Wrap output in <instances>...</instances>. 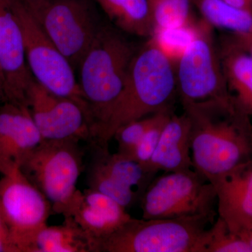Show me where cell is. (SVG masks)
<instances>
[{"mask_svg":"<svg viewBox=\"0 0 252 252\" xmlns=\"http://www.w3.org/2000/svg\"><path fill=\"white\" fill-rule=\"evenodd\" d=\"M190 124L193 168L213 184L252 160V124L233 99L182 104Z\"/></svg>","mask_w":252,"mask_h":252,"instance_id":"cell-1","label":"cell"},{"mask_svg":"<svg viewBox=\"0 0 252 252\" xmlns=\"http://www.w3.org/2000/svg\"><path fill=\"white\" fill-rule=\"evenodd\" d=\"M177 93L175 65L152 38L137 50L124 89L93 132V142L108 147L116 131L132 121L172 109Z\"/></svg>","mask_w":252,"mask_h":252,"instance_id":"cell-2","label":"cell"},{"mask_svg":"<svg viewBox=\"0 0 252 252\" xmlns=\"http://www.w3.org/2000/svg\"><path fill=\"white\" fill-rule=\"evenodd\" d=\"M137 50L117 30L102 25L81 60L79 84L94 121L93 132L120 95Z\"/></svg>","mask_w":252,"mask_h":252,"instance_id":"cell-3","label":"cell"},{"mask_svg":"<svg viewBox=\"0 0 252 252\" xmlns=\"http://www.w3.org/2000/svg\"><path fill=\"white\" fill-rule=\"evenodd\" d=\"M216 215L172 219L132 218L100 240L97 252H206L209 225Z\"/></svg>","mask_w":252,"mask_h":252,"instance_id":"cell-4","label":"cell"},{"mask_svg":"<svg viewBox=\"0 0 252 252\" xmlns=\"http://www.w3.org/2000/svg\"><path fill=\"white\" fill-rule=\"evenodd\" d=\"M81 141L43 140L28 156L20 170L45 195L53 211L63 215L78 190L84 167Z\"/></svg>","mask_w":252,"mask_h":252,"instance_id":"cell-5","label":"cell"},{"mask_svg":"<svg viewBox=\"0 0 252 252\" xmlns=\"http://www.w3.org/2000/svg\"><path fill=\"white\" fill-rule=\"evenodd\" d=\"M61 54L79 67L102 26L89 0H23Z\"/></svg>","mask_w":252,"mask_h":252,"instance_id":"cell-6","label":"cell"},{"mask_svg":"<svg viewBox=\"0 0 252 252\" xmlns=\"http://www.w3.org/2000/svg\"><path fill=\"white\" fill-rule=\"evenodd\" d=\"M181 104L208 100L230 101L214 28L199 20L198 35L175 64Z\"/></svg>","mask_w":252,"mask_h":252,"instance_id":"cell-7","label":"cell"},{"mask_svg":"<svg viewBox=\"0 0 252 252\" xmlns=\"http://www.w3.org/2000/svg\"><path fill=\"white\" fill-rule=\"evenodd\" d=\"M140 200L144 220L217 215L216 189L194 170L155 177Z\"/></svg>","mask_w":252,"mask_h":252,"instance_id":"cell-8","label":"cell"},{"mask_svg":"<svg viewBox=\"0 0 252 252\" xmlns=\"http://www.w3.org/2000/svg\"><path fill=\"white\" fill-rule=\"evenodd\" d=\"M22 33L25 54L32 75L58 95L88 105L72 64L46 35L23 0H6Z\"/></svg>","mask_w":252,"mask_h":252,"instance_id":"cell-9","label":"cell"},{"mask_svg":"<svg viewBox=\"0 0 252 252\" xmlns=\"http://www.w3.org/2000/svg\"><path fill=\"white\" fill-rule=\"evenodd\" d=\"M52 212L49 200L21 170L0 179V215L18 252H34L36 236Z\"/></svg>","mask_w":252,"mask_h":252,"instance_id":"cell-10","label":"cell"},{"mask_svg":"<svg viewBox=\"0 0 252 252\" xmlns=\"http://www.w3.org/2000/svg\"><path fill=\"white\" fill-rule=\"evenodd\" d=\"M27 104L43 140L92 141L93 121L89 106L54 94L34 79Z\"/></svg>","mask_w":252,"mask_h":252,"instance_id":"cell-11","label":"cell"},{"mask_svg":"<svg viewBox=\"0 0 252 252\" xmlns=\"http://www.w3.org/2000/svg\"><path fill=\"white\" fill-rule=\"evenodd\" d=\"M0 72L6 102L27 105L34 80L28 67L21 28L6 0H0Z\"/></svg>","mask_w":252,"mask_h":252,"instance_id":"cell-12","label":"cell"},{"mask_svg":"<svg viewBox=\"0 0 252 252\" xmlns=\"http://www.w3.org/2000/svg\"><path fill=\"white\" fill-rule=\"evenodd\" d=\"M43 140L27 105L3 102L0 106V173L18 171Z\"/></svg>","mask_w":252,"mask_h":252,"instance_id":"cell-13","label":"cell"},{"mask_svg":"<svg viewBox=\"0 0 252 252\" xmlns=\"http://www.w3.org/2000/svg\"><path fill=\"white\" fill-rule=\"evenodd\" d=\"M70 217L97 245L132 218L114 199L93 189H79L63 214Z\"/></svg>","mask_w":252,"mask_h":252,"instance_id":"cell-14","label":"cell"},{"mask_svg":"<svg viewBox=\"0 0 252 252\" xmlns=\"http://www.w3.org/2000/svg\"><path fill=\"white\" fill-rule=\"evenodd\" d=\"M212 185L216 189L219 217L240 236L252 226V160Z\"/></svg>","mask_w":252,"mask_h":252,"instance_id":"cell-15","label":"cell"},{"mask_svg":"<svg viewBox=\"0 0 252 252\" xmlns=\"http://www.w3.org/2000/svg\"><path fill=\"white\" fill-rule=\"evenodd\" d=\"M190 132L188 116L185 112L182 115L172 113L164 126L147 170L157 175L160 171L185 172L193 169Z\"/></svg>","mask_w":252,"mask_h":252,"instance_id":"cell-16","label":"cell"},{"mask_svg":"<svg viewBox=\"0 0 252 252\" xmlns=\"http://www.w3.org/2000/svg\"><path fill=\"white\" fill-rule=\"evenodd\" d=\"M228 91L236 107L252 117V56L235 42L229 34L218 44Z\"/></svg>","mask_w":252,"mask_h":252,"instance_id":"cell-17","label":"cell"},{"mask_svg":"<svg viewBox=\"0 0 252 252\" xmlns=\"http://www.w3.org/2000/svg\"><path fill=\"white\" fill-rule=\"evenodd\" d=\"M61 225H46L38 233L34 252H97L95 242L72 217Z\"/></svg>","mask_w":252,"mask_h":252,"instance_id":"cell-18","label":"cell"},{"mask_svg":"<svg viewBox=\"0 0 252 252\" xmlns=\"http://www.w3.org/2000/svg\"><path fill=\"white\" fill-rule=\"evenodd\" d=\"M104 14L121 31L140 36L151 37L153 23L147 0H96Z\"/></svg>","mask_w":252,"mask_h":252,"instance_id":"cell-19","label":"cell"},{"mask_svg":"<svg viewBox=\"0 0 252 252\" xmlns=\"http://www.w3.org/2000/svg\"><path fill=\"white\" fill-rule=\"evenodd\" d=\"M94 145L96 151L94 158L104 170L119 183L135 190L142 198L157 175L148 171L131 158L119 153L111 154L108 147Z\"/></svg>","mask_w":252,"mask_h":252,"instance_id":"cell-20","label":"cell"},{"mask_svg":"<svg viewBox=\"0 0 252 252\" xmlns=\"http://www.w3.org/2000/svg\"><path fill=\"white\" fill-rule=\"evenodd\" d=\"M202 18L214 28L230 33L252 31V13L237 9L223 0H190Z\"/></svg>","mask_w":252,"mask_h":252,"instance_id":"cell-21","label":"cell"},{"mask_svg":"<svg viewBox=\"0 0 252 252\" xmlns=\"http://www.w3.org/2000/svg\"><path fill=\"white\" fill-rule=\"evenodd\" d=\"M199 21L154 32L152 38L175 65L198 35Z\"/></svg>","mask_w":252,"mask_h":252,"instance_id":"cell-22","label":"cell"},{"mask_svg":"<svg viewBox=\"0 0 252 252\" xmlns=\"http://www.w3.org/2000/svg\"><path fill=\"white\" fill-rule=\"evenodd\" d=\"M89 188L107 195L127 209L140 200L141 196L109 175L94 158H93L87 170Z\"/></svg>","mask_w":252,"mask_h":252,"instance_id":"cell-23","label":"cell"},{"mask_svg":"<svg viewBox=\"0 0 252 252\" xmlns=\"http://www.w3.org/2000/svg\"><path fill=\"white\" fill-rule=\"evenodd\" d=\"M147 1L153 23L154 32L186 24L195 20L191 14L190 0Z\"/></svg>","mask_w":252,"mask_h":252,"instance_id":"cell-24","label":"cell"},{"mask_svg":"<svg viewBox=\"0 0 252 252\" xmlns=\"http://www.w3.org/2000/svg\"><path fill=\"white\" fill-rule=\"evenodd\" d=\"M209 231L210 240L206 252H252V247L240 235L232 232L220 217L209 228Z\"/></svg>","mask_w":252,"mask_h":252,"instance_id":"cell-25","label":"cell"},{"mask_svg":"<svg viewBox=\"0 0 252 252\" xmlns=\"http://www.w3.org/2000/svg\"><path fill=\"white\" fill-rule=\"evenodd\" d=\"M163 111L165 110L132 121L119 127L113 137L117 142V153L128 157L144 134L155 124Z\"/></svg>","mask_w":252,"mask_h":252,"instance_id":"cell-26","label":"cell"},{"mask_svg":"<svg viewBox=\"0 0 252 252\" xmlns=\"http://www.w3.org/2000/svg\"><path fill=\"white\" fill-rule=\"evenodd\" d=\"M172 113V109L163 111L158 119L144 134L140 142L127 157L133 159L147 169L151 158L158 144L164 126Z\"/></svg>","mask_w":252,"mask_h":252,"instance_id":"cell-27","label":"cell"},{"mask_svg":"<svg viewBox=\"0 0 252 252\" xmlns=\"http://www.w3.org/2000/svg\"><path fill=\"white\" fill-rule=\"evenodd\" d=\"M0 252H18L11 232L0 215Z\"/></svg>","mask_w":252,"mask_h":252,"instance_id":"cell-28","label":"cell"},{"mask_svg":"<svg viewBox=\"0 0 252 252\" xmlns=\"http://www.w3.org/2000/svg\"><path fill=\"white\" fill-rule=\"evenodd\" d=\"M229 36L240 47L252 56V31L230 33Z\"/></svg>","mask_w":252,"mask_h":252,"instance_id":"cell-29","label":"cell"},{"mask_svg":"<svg viewBox=\"0 0 252 252\" xmlns=\"http://www.w3.org/2000/svg\"><path fill=\"white\" fill-rule=\"evenodd\" d=\"M223 1L237 9L252 13V0H223Z\"/></svg>","mask_w":252,"mask_h":252,"instance_id":"cell-30","label":"cell"},{"mask_svg":"<svg viewBox=\"0 0 252 252\" xmlns=\"http://www.w3.org/2000/svg\"><path fill=\"white\" fill-rule=\"evenodd\" d=\"M242 238L247 242L252 247V226L251 228H249L248 230L243 233V234L240 235Z\"/></svg>","mask_w":252,"mask_h":252,"instance_id":"cell-31","label":"cell"},{"mask_svg":"<svg viewBox=\"0 0 252 252\" xmlns=\"http://www.w3.org/2000/svg\"><path fill=\"white\" fill-rule=\"evenodd\" d=\"M6 102V96H5L4 84H3L2 79L0 77V102Z\"/></svg>","mask_w":252,"mask_h":252,"instance_id":"cell-32","label":"cell"},{"mask_svg":"<svg viewBox=\"0 0 252 252\" xmlns=\"http://www.w3.org/2000/svg\"><path fill=\"white\" fill-rule=\"evenodd\" d=\"M0 77H1V79H2V77H1V72H0Z\"/></svg>","mask_w":252,"mask_h":252,"instance_id":"cell-33","label":"cell"}]
</instances>
